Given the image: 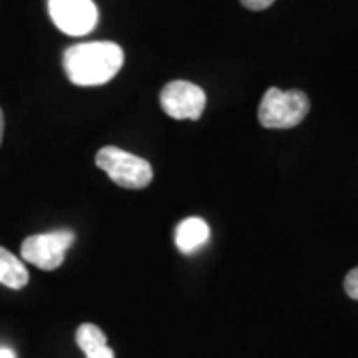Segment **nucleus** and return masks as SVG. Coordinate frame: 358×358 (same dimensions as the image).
Returning <instances> with one entry per match:
<instances>
[{"instance_id":"nucleus-1","label":"nucleus","mask_w":358,"mask_h":358,"mask_svg":"<svg viewBox=\"0 0 358 358\" xmlns=\"http://www.w3.org/2000/svg\"><path fill=\"white\" fill-rule=\"evenodd\" d=\"M68 80L76 86L108 84L124 66V50L114 42L74 44L62 58Z\"/></svg>"},{"instance_id":"nucleus-2","label":"nucleus","mask_w":358,"mask_h":358,"mask_svg":"<svg viewBox=\"0 0 358 358\" xmlns=\"http://www.w3.org/2000/svg\"><path fill=\"white\" fill-rule=\"evenodd\" d=\"M310 110L307 94L301 90L282 92L279 88H268L259 103L257 117L259 124L267 129H289L299 126Z\"/></svg>"},{"instance_id":"nucleus-3","label":"nucleus","mask_w":358,"mask_h":358,"mask_svg":"<svg viewBox=\"0 0 358 358\" xmlns=\"http://www.w3.org/2000/svg\"><path fill=\"white\" fill-rule=\"evenodd\" d=\"M96 166L103 169L115 185L126 189H143L154 179V169L148 159L115 145H106L96 154Z\"/></svg>"},{"instance_id":"nucleus-4","label":"nucleus","mask_w":358,"mask_h":358,"mask_svg":"<svg viewBox=\"0 0 358 358\" xmlns=\"http://www.w3.org/2000/svg\"><path fill=\"white\" fill-rule=\"evenodd\" d=\"M76 239L74 231L56 229L26 237L20 247V255L26 263L36 265L42 271H56L64 263L66 253Z\"/></svg>"},{"instance_id":"nucleus-5","label":"nucleus","mask_w":358,"mask_h":358,"mask_svg":"<svg viewBox=\"0 0 358 358\" xmlns=\"http://www.w3.org/2000/svg\"><path fill=\"white\" fill-rule=\"evenodd\" d=\"M48 14L56 28L68 36H86L100 18L94 0H48Z\"/></svg>"},{"instance_id":"nucleus-6","label":"nucleus","mask_w":358,"mask_h":358,"mask_svg":"<svg viewBox=\"0 0 358 358\" xmlns=\"http://www.w3.org/2000/svg\"><path fill=\"white\" fill-rule=\"evenodd\" d=\"M205 92L185 80H173L164 86L159 103L173 120H199L205 110Z\"/></svg>"},{"instance_id":"nucleus-7","label":"nucleus","mask_w":358,"mask_h":358,"mask_svg":"<svg viewBox=\"0 0 358 358\" xmlns=\"http://www.w3.org/2000/svg\"><path fill=\"white\" fill-rule=\"evenodd\" d=\"M211 229L201 217H187L179 221L176 227V245L181 253H193L209 241Z\"/></svg>"},{"instance_id":"nucleus-8","label":"nucleus","mask_w":358,"mask_h":358,"mask_svg":"<svg viewBox=\"0 0 358 358\" xmlns=\"http://www.w3.org/2000/svg\"><path fill=\"white\" fill-rule=\"evenodd\" d=\"M28 268L18 257L10 253L8 249L0 247V285L20 291L28 285Z\"/></svg>"},{"instance_id":"nucleus-9","label":"nucleus","mask_w":358,"mask_h":358,"mask_svg":"<svg viewBox=\"0 0 358 358\" xmlns=\"http://www.w3.org/2000/svg\"><path fill=\"white\" fill-rule=\"evenodd\" d=\"M76 345L84 355H90L92 350L100 348V346L108 345V338L100 327L92 324V322H84L80 324L76 331Z\"/></svg>"},{"instance_id":"nucleus-10","label":"nucleus","mask_w":358,"mask_h":358,"mask_svg":"<svg viewBox=\"0 0 358 358\" xmlns=\"http://www.w3.org/2000/svg\"><path fill=\"white\" fill-rule=\"evenodd\" d=\"M345 293L358 301V267H355L348 275L345 277Z\"/></svg>"},{"instance_id":"nucleus-11","label":"nucleus","mask_w":358,"mask_h":358,"mask_svg":"<svg viewBox=\"0 0 358 358\" xmlns=\"http://www.w3.org/2000/svg\"><path fill=\"white\" fill-rule=\"evenodd\" d=\"M275 0H241V4H243L245 8H249V10H267L268 6L273 4Z\"/></svg>"},{"instance_id":"nucleus-12","label":"nucleus","mask_w":358,"mask_h":358,"mask_svg":"<svg viewBox=\"0 0 358 358\" xmlns=\"http://www.w3.org/2000/svg\"><path fill=\"white\" fill-rule=\"evenodd\" d=\"M86 358H115V357H114V350L106 345V346H100V348H96V350H92L90 355H86Z\"/></svg>"},{"instance_id":"nucleus-13","label":"nucleus","mask_w":358,"mask_h":358,"mask_svg":"<svg viewBox=\"0 0 358 358\" xmlns=\"http://www.w3.org/2000/svg\"><path fill=\"white\" fill-rule=\"evenodd\" d=\"M0 358H16L13 348H6V346H0Z\"/></svg>"},{"instance_id":"nucleus-14","label":"nucleus","mask_w":358,"mask_h":358,"mask_svg":"<svg viewBox=\"0 0 358 358\" xmlns=\"http://www.w3.org/2000/svg\"><path fill=\"white\" fill-rule=\"evenodd\" d=\"M2 138H4V114L0 110V143H2Z\"/></svg>"}]
</instances>
